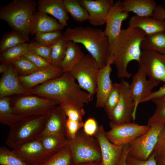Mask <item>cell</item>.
<instances>
[{
    "label": "cell",
    "mask_w": 165,
    "mask_h": 165,
    "mask_svg": "<svg viewBox=\"0 0 165 165\" xmlns=\"http://www.w3.org/2000/svg\"><path fill=\"white\" fill-rule=\"evenodd\" d=\"M152 152L156 156H165V124L159 134Z\"/></svg>",
    "instance_id": "cell-45"
},
{
    "label": "cell",
    "mask_w": 165,
    "mask_h": 165,
    "mask_svg": "<svg viewBox=\"0 0 165 165\" xmlns=\"http://www.w3.org/2000/svg\"><path fill=\"white\" fill-rule=\"evenodd\" d=\"M37 6V2L34 0H13L0 7V19L29 40L30 24Z\"/></svg>",
    "instance_id": "cell-4"
},
{
    "label": "cell",
    "mask_w": 165,
    "mask_h": 165,
    "mask_svg": "<svg viewBox=\"0 0 165 165\" xmlns=\"http://www.w3.org/2000/svg\"><path fill=\"white\" fill-rule=\"evenodd\" d=\"M112 64L111 61L108 60L106 64L100 68L98 72L96 93L95 107L97 108L104 107L112 89L113 83L110 77Z\"/></svg>",
    "instance_id": "cell-20"
},
{
    "label": "cell",
    "mask_w": 165,
    "mask_h": 165,
    "mask_svg": "<svg viewBox=\"0 0 165 165\" xmlns=\"http://www.w3.org/2000/svg\"><path fill=\"white\" fill-rule=\"evenodd\" d=\"M36 9L38 11L52 16L64 26H68L69 17L64 0H38Z\"/></svg>",
    "instance_id": "cell-23"
},
{
    "label": "cell",
    "mask_w": 165,
    "mask_h": 165,
    "mask_svg": "<svg viewBox=\"0 0 165 165\" xmlns=\"http://www.w3.org/2000/svg\"><path fill=\"white\" fill-rule=\"evenodd\" d=\"M63 73L60 67L53 66L41 69L29 75L19 76L18 79L22 86L29 91L41 84L60 76Z\"/></svg>",
    "instance_id": "cell-19"
},
{
    "label": "cell",
    "mask_w": 165,
    "mask_h": 165,
    "mask_svg": "<svg viewBox=\"0 0 165 165\" xmlns=\"http://www.w3.org/2000/svg\"><path fill=\"white\" fill-rule=\"evenodd\" d=\"M67 117L63 108L59 105L56 106L47 115L45 127L39 137L50 134L66 136Z\"/></svg>",
    "instance_id": "cell-21"
},
{
    "label": "cell",
    "mask_w": 165,
    "mask_h": 165,
    "mask_svg": "<svg viewBox=\"0 0 165 165\" xmlns=\"http://www.w3.org/2000/svg\"><path fill=\"white\" fill-rule=\"evenodd\" d=\"M98 127L96 120L93 118L89 117L84 123L83 130L87 135L93 137L96 132Z\"/></svg>",
    "instance_id": "cell-46"
},
{
    "label": "cell",
    "mask_w": 165,
    "mask_h": 165,
    "mask_svg": "<svg viewBox=\"0 0 165 165\" xmlns=\"http://www.w3.org/2000/svg\"><path fill=\"white\" fill-rule=\"evenodd\" d=\"M85 55L77 43L68 41L65 57L59 66L63 73L70 72Z\"/></svg>",
    "instance_id": "cell-26"
},
{
    "label": "cell",
    "mask_w": 165,
    "mask_h": 165,
    "mask_svg": "<svg viewBox=\"0 0 165 165\" xmlns=\"http://www.w3.org/2000/svg\"><path fill=\"white\" fill-rule=\"evenodd\" d=\"M72 165H103L102 161L87 162Z\"/></svg>",
    "instance_id": "cell-51"
},
{
    "label": "cell",
    "mask_w": 165,
    "mask_h": 165,
    "mask_svg": "<svg viewBox=\"0 0 165 165\" xmlns=\"http://www.w3.org/2000/svg\"><path fill=\"white\" fill-rule=\"evenodd\" d=\"M31 94L83 108L93 99V96L82 90L70 72L41 84L29 91Z\"/></svg>",
    "instance_id": "cell-2"
},
{
    "label": "cell",
    "mask_w": 165,
    "mask_h": 165,
    "mask_svg": "<svg viewBox=\"0 0 165 165\" xmlns=\"http://www.w3.org/2000/svg\"><path fill=\"white\" fill-rule=\"evenodd\" d=\"M63 35L61 31H56L36 34L34 38L35 41L42 45L51 47Z\"/></svg>",
    "instance_id": "cell-38"
},
{
    "label": "cell",
    "mask_w": 165,
    "mask_h": 165,
    "mask_svg": "<svg viewBox=\"0 0 165 165\" xmlns=\"http://www.w3.org/2000/svg\"><path fill=\"white\" fill-rule=\"evenodd\" d=\"M59 105L64 109L68 119L80 122H83L82 118L85 115V111L83 108H79L65 104Z\"/></svg>",
    "instance_id": "cell-41"
},
{
    "label": "cell",
    "mask_w": 165,
    "mask_h": 165,
    "mask_svg": "<svg viewBox=\"0 0 165 165\" xmlns=\"http://www.w3.org/2000/svg\"><path fill=\"white\" fill-rule=\"evenodd\" d=\"M100 147L103 165H118L121 156L123 146L115 145L108 139L103 126H98L94 136Z\"/></svg>",
    "instance_id": "cell-15"
},
{
    "label": "cell",
    "mask_w": 165,
    "mask_h": 165,
    "mask_svg": "<svg viewBox=\"0 0 165 165\" xmlns=\"http://www.w3.org/2000/svg\"><path fill=\"white\" fill-rule=\"evenodd\" d=\"M18 76L13 64H8L0 80V98L14 95H31L21 85Z\"/></svg>",
    "instance_id": "cell-18"
},
{
    "label": "cell",
    "mask_w": 165,
    "mask_h": 165,
    "mask_svg": "<svg viewBox=\"0 0 165 165\" xmlns=\"http://www.w3.org/2000/svg\"><path fill=\"white\" fill-rule=\"evenodd\" d=\"M111 129L106 132V137L112 143L123 146L146 132L150 126L140 125L131 121L118 125L109 124Z\"/></svg>",
    "instance_id": "cell-11"
},
{
    "label": "cell",
    "mask_w": 165,
    "mask_h": 165,
    "mask_svg": "<svg viewBox=\"0 0 165 165\" xmlns=\"http://www.w3.org/2000/svg\"><path fill=\"white\" fill-rule=\"evenodd\" d=\"M40 68H50L53 66L41 57L33 53L28 50L23 55Z\"/></svg>",
    "instance_id": "cell-42"
},
{
    "label": "cell",
    "mask_w": 165,
    "mask_h": 165,
    "mask_svg": "<svg viewBox=\"0 0 165 165\" xmlns=\"http://www.w3.org/2000/svg\"><path fill=\"white\" fill-rule=\"evenodd\" d=\"M64 1L67 11L75 21L82 23L88 20V13L81 5L79 0H64Z\"/></svg>",
    "instance_id": "cell-31"
},
{
    "label": "cell",
    "mask_w": 165,
    "mask_h": 165,
    "mask_svg": "<svg viewBox=\"0 0 165 165\" xmlns=\"http://www.w3.org/2000/svg\"><path fill=\"white\" fill-rule=\"evenodd\" d=\"M146 35L138 28L128 27L122 30L119 35L109 45L108 57L116 68L119 78H130L132 74L127 71L128 64L138 63L141 53V44Z\"/></svg>",
    "instance_id": "cell-1"
},
{
    "label": "cell",
    "mask_w": 165,
    "mask_h": 165,
    "mask_svg": "<svg viewBox=\"0 0 165 165\" xmlns=\"http://www.w3.org/2000/svg\"><path fill=\"white\" fill-rule=\"evenodd\" d=\"M127 165H157L155 154L153 152L146 160L137 159L128 154L126 159Z\"/></svg>",
    "instance_id": "cell-44"
},
{
    "label": "cell",
    "mask_w": 165,
    "mask_h": 165,
    "mask_svg": "<svg viewBox=\"0 0 165 165\" xmlns=\"http://www.w3.org/2000/svg\"><path fill=\"white\" fill-rule=\"evenodd\" d=\"M71 152L68 145L48 158L41 165H72Z\"/></svg>",
    "instance_id": "cell-32"
},
{
    "label": "cell",
    "mask_w": 165,
    "mask_h": 165,
    "mask_svg": "<svg viewBox=\"0 0 165 165\" xmlns=\"http://www.w3.org/2000/svg\"><path fill=\"white\" fill-rule=\"evenodd\" d=\"M157 165H165V156H156Z\"/></svg>",
    "instance_id": "cell-50"
},
{
    "label": "cell",
    "mask_w": 165,
    "mask_h": 165,
    "mask_svg": "<svg viewBox=\"0 0 165 165\" xmlns=\"http://www.w3.org/2000/svg\"><path fill=\"white\" fill-rule=\"evenodd\" d=\"M141 48L165 54V31L146 35L141 43Z\"/></svg>",
    "instance_id": "cell-29"
},
{
    "label": "cell",
    "mask_w": 165,
    "mask_h": 165,
    "mask_svg": "<svg viewBox=\"0 0 165 165\" xmlns=\"http://www.w3.org/2000/svg\"><path fill=\"white\" fill-rule=\"evenodd\" d=\"M29 40L20 32L14 30L5 33L0 42V53L17 45L29 42Z\"/></svg>",
    "instance_id": "cell-30"
},
{
    "label": "cell",
    "mask_w": 165,
    "mask_h": 165,
    "mask_svg": "<svg viewBox=\"0 0 165 165\" xmlns=\"http://www.w3.org/2000/svg\"><path fill=\"white\" fill-rule=\"evenodd\" d=\"M37 139L41 142L49 157L68 145L69 139L65 135L50 134L41 136Z\"/></svg>",
    "instance_id": "cell-27"
},
{
    "label": "cell",
    "mask_w": 165,
    "mask_h": 165,
    "mask_svg": "<svg viewBox=\"0 0 165 165\" xmlns=\"http://www.w3.org/2000/svg\"><path fill=\"white\" fill-rule=\"evenodd\" d=\"M138 63L149 78L165 83V54L142 50Z\"/></svg>",
    "instance_id": "cell-13"
},
{
    "label": "cell",
    "mask_w": 165,
    "mask_h": 165,
    "mask_svg": "<svg viewBox=\"0 0 165 165\" xmlns=\"http://www.w3.org/2000/svg\"><path fill=\"white\" fill-rule=\"evenodd\" d=\"M165 95V84L161 87L158 90L152 92L150 95L144 100L142 102H145L153 98H157Z\"/></svg>",
    "instance_id": "cell-48"
},
{
    "label": "cell",
    "mask_w": 165,
    "mask_h": 165,
    "mask_svg": "<svg viewBox=\"0 0 165 165\" xmlns=\"http://www.w3.org/2000/svg\"><path fill=\"white\" fill-rule=\"evenodd\" d=\"M68 41V39L63 35L52 46L51 62L53 66L59 67L65 57Z\"/></svg>",
    "instance_id": "cell-33"
},
{
    "label": "cell",
    "mask_w": 165,
    "mask_h": 165,
    "mask_svg": "<svg viewBox=\"0 0 165 165\" xmlns=\"http://www.w3.org/2000/svg\"><path fill=\"white\" fill-rule=\"evenodd\" d=\"M23 118L14 113L11 106L10 97L0 98V123L1 124L10 127Z\"/></svg>",
    "instance_id": "cell-28"
},
{
    "label": "cell",
    "mask_w": 165,
    "mask_h": 165,
    "mask_svg": "<svg viewBox=\"0 0 165 165\" xmlns=\"http://www.w3.org/2000/svg\"><path fill=\"white\" fill-rule=\"evenodd\" d=\"M119 83H113L104 107L108 116L112 112L116 106L119 101Z\"/></svg>",
    "instance_id": "cell-39"
},
{
    "label": "cell",
    "mask_w": 165,
    "mask_h": 165,
    "mask_svg": "<svg viewBox=\"0 0 165 165\" xmlns=\"http://www.w3.org/2000/svg\"><path fill=\"white\" fill-rule=\"evenodd\" d=\"M164 4L165 5V0L164 1Z\"/></svg>",
    "instance_id": "cell-53"
},
{
    "label": "cell",
    "mask_w": 165,
    "mask_h": 165,
    "mask_svg": "<svg viewBox=\"0 0 165 165\" xmlns=\"http://www.w3.org/2000/svg\"><path fill=\"white\" fill-rule=\"evenodd\" d=\"M59 104L55 100L31 95H22L13 100L11 98L14 113L22 118L48 115Z\"/></svg>",
    "instance_id": "cell-6"
},
{
    "label": "cell",
    "mask_w": 165,
    "mask_h": 165,
    "mask_svg": "<svg viewBox=\"0 0 165 165\" xmlns=\"http://www.w3.org/2000/svg\"><path fill=\"white\" fill-rule=\"evenodd\" d=\"M64 27L55 19L47 14L35 11L31 20L29 30V35L36 34L56 31H61Z\"/></svg>",
    "instance_id": "cell-22"
},
{
    "label": "cell",
    "mask_w": 165,
    "mask_h": 165,
    "mask_svg": "<svg viewBox=\"0 0 165 165\" xmlns=\"http://www.w3.org/2000/svg\"><path fill=\"white\" fill-rule=\"evenodd\" d=\"M12 64L18 76L29 75L41 69L37 67L24 56L20 57Z\"/></svg>",
    "instance_id": "cell-36"
},
{
    "label": "cell",
    "mask_w": 165,
    "mask_h": 165,
    "mask_svg": "<svg viewBox=\"0 0 165 165\" xmlns=\"http://www.w3.org/2000/svg\"><path fill=\"white\" fill-rule=\"evenodd\" d=\"M52 49V46H46L35 41L28 42V51L41 57L51 64Z\"/></svg>",
    "instance_id": "cell-40"
},
{
    "label": "cell",
    "mask_w": 165,
    "mask_h": 165,
    "mask_svg": "<svg viewBox=\"0 0 165 165\" xmlns=\"http://www.w3.org/2000/svg\"><path fill=\"white\" fill-rule=\"evenodd\" d=\"M84 123L73 121L67 118L66 123V136L69 139L75 137L78 131L83 126Z\"/></svg>",
    "instance_id": "cell-43"
},
{
    "label": "cell",
    "mask_w": 165,
    "mask_h": 165,
    "mask_svg": "<svg viewBox=\"0 0 165 165\" xmlns=\"http://www.w3.org/2000/svg\"><path fill=\"white\" fill-rule=\"evenodd\" d=\"M128 27L138 28L146 35H150L165 31V20H160L152 17H140L134 15L130 19Z\"/></svg>",
    "instance_id": "cell-24"
},
{
    "label": "cell",
    "mask_w": 165,
    "mask_h": 165,
    "mask_svg": "<svg viewBox=\"0 0 165 165\" xmlns=\"http://www.w3.org/2000/svg\"><path fill=\"white\" fill-rule=\"evenodd\" d=\"M128 154V145L123 146L122 154L118 165H127L126 159Z\"/></svg>",
    "instance_id": "cell-49"
},
{
    "label": "cell",
    "mask_w": 165,
    "mask_h": 165,
    "mask_svg": "<svg viewBox=\"0 0 165 165\" xmlns=\"http://www.w3.org/2000/svg\"><path fill=\"white\" fill-rule=\"evenodd\" d=\"M120 95L116 108L108 117L109 124L118 125L130 122L135 104L130 89V84L124 79L119 83Z\"/></svg>",
    "instance_id": "cell-10"
},
{
    "label": "cell",
    "mask_w": 165,
    "mask_h": 165,
    "mask_svg": "<svg viewBox=\"0 0 165 165\" xmlns=\"http://www.w3.org/2000/svg\"><path fill=\"white\" fill-rule=\"evenodd\" d=\"M63 35L68 41L82 44L97 62L100 68L106 64L109 42L101 29L76 26L67 28Z\"/></svg>",
    "instance_id": "cell-3"
},
{
    "label": "cell",
    "mask_w": 165,
    "mask_h": 165,
    "mask_svg": "<svg viewBox=\"0 0 165 165\" xmlns=\"http://www.w3.org/2000/svg\"><path fill=\"white\" fill-rule=\"evenodd\" d=\"M121 2L120 0L114 2L106 19L104 32L108 38L109 45L120 34L123 22L129 16V13L123 10Z\"/></svg>",
    "instance_id": "cell-17"
},
{
    "label": "cell",
    "mask_w": 165,
    "mask_h": 165,
    "mask_svg": "<svg viewBox=\"0 0 165 165\" xmlns=\"http://www.w3.org/2000/svg\"><path fill=\"white\" fill-rule=\"evenodd\" d=\"M121 4L123 11L132 12L140 17H152L157 6L154 0H124Z\"/></svg>",
    "instance_id": "cell-25"
},
{
    "label": "cell",
    "mask_w": 165,
    "mask_h": 165,
    "mask_svg": "<svg viewBox=\"0 0 165 165\" xmlns=\"http://www.w3.org/2000/svg\"><path fill=\"white\" fill-rule=\"evenodd\" d=\"M47 115L24 118L11 127L6 141L12 149L27 142L37 139L45 126Z\"/></svg>",
    "instance_id": "cell-5"
},
{
    "label": "cell",
    "mask_w": 165,
    "mask_h": 165,
    "mask_svg": "<svg viewBox=\"0 0 165 165\" xmlns=\"http://www.w3.org/2000/svg\"><path fill=\"white\" fill-rule=\"evenodd\" d=\"M12 151L29 165H41L50 157L38 139L18 146Z\"/></svg>",
    "instance_id": "cell-14"
},
{
    "label": "cell",
    "mask_w": 165,
    "mask_h": 165,
    "mask_svg": "<svg viewBox=\"0 0 165 165\" xmlns=\"http://www.w3.org/2000/svg\"><path fill=\"white\" fill-rule=\"evenodd\" d=\"M100 68L95 59L88 54L84 55L70 73L80 87L93 96L96 93L97 78Z\"/></svg>",
    "instance_id": "cell-8"
},
{
    "label": "cell",
    "mask_w": 165,
    "mask_h": 165,
    "mask_svg": "<svg viewBox=\"0 0 165 165\" xmlns=\"http://www.w3.org/2000/svg\"><path fill=\"white\" fill-rule=\"evenodd\" d=\"M8 64L1 63L0 65V73L3 74L6 69Z\"/></svg>",
    "instance_id": "cell-52"
},
{
    "label": "cell",
    "mask_w": 165,
    "mask_h": 165,
    "mask_svg": "<svg viewBox=\"0 0 165 165\" xmlns=\"http://www.w3.org/2000/svg\"><path fill=\"white\" fill-rule=\"evenodd\" d=\"M147 74L145 70L139 67L137 72L133 76L130 89L134 103L135 107L132 120L134 121L137 107L139 104L149 96L152 90L161 82L157 80L149 78L146 79Z\"/></svg>",
    "instance_id": "cell-12"
},
{
    "label": "cell",
    "mask_w": 165,
    "mask_h": 165,
    "mask_svg": "<svg viewBox=\"0 0 165 165\" xmlns=\"http://www.w3.org/2000/svg\"><path fill=\"white\" fill-rule=\"evenodd\" d=\"M152 17L158 20H165V8L161 5H157L154 10Z\"/></svg>",
    "instance_id": "cell-47"
},
{
    "label": "cell",
    "mask_w": 165,
    "mask_h": 165,
    "mask_svg": "<svg viewBox=\"0 0 165 165\" xmlns=\"http://www.w3.org/2000/svg\"><path fill=\"white\" fill-rule=\"evenodd\" d=\"M81 5L87 11L88 21L94 26H98L105 24L109 11L113 5V0H79Z\"/></svg>",
    "instance_id": "cell-16"
},
{
    "label": "cell",
    "mask_w": 165,
    "mask_h": 165,
    "mask_svg": "<svg viewBox=\"0 0 165 165\" xmlns=\"http://www.w3.org/2000/svg\"><path fill=\"white\" fill-rule=\"evenodd\" d=\"M28 43H26L17 45L0 53L1 63L12 64L20 57L23 56L28 50Z\"/></svg>",
    "instance_id": "cell-34"
},
{
    "label": "cell",
    "mask_w": 165,
    "mask_h": 165,
    "mask_svg": "<svg viewBox=\"0 0 165 165\" xmlns=\"http://www.w3.org/2000/svg\"><path fill=\"white\" fill-rule=\"evenodd\" d=\"M68 146L71 152L73 164L101 161L99 143L95 138L80 130L75 138L69 140Z\"/></svg>",
    "instance_id": "cell-7"
},
{
    "label": "cell",
    "mask_w": 165,
    "mask_h": 165,
    "mask_svg": "<svg viewBox=\"0 0 165 165\" xmlns=\"http://www.w3.org/2000/svg\"><path fill=\"white\" fill-rule=\"evenodd\" d=\"M156 106L153 115L148 119L149 126L158 123L165 124V95L151 100Z\"/></svg>",
    "instance_id": "cell-35"
},
{
    "label": "cell",
    "mask_w": 165,
    "mask_h": 165,
    "mask_svg": "<svg viewBox=\"0 0 165 165\" xmlns=\"http://www.w3.org/2000/svg\"><path fill=\"white\" fill-rule=\"evenodd\" d=\"M0 165H29L5 146L0 148Z\"/></svg>",
    "instance_id": "cell-37"
},
{
    "label": "cell",
    "mask_w": 165,
    "mask_h": 165,
    "mask_svg": "<svg viewBox=\"0 0 165 165\" xmlns=\"http://www.w3.org/2000/svg\"><path fill=\"white\" fill-rule=\"evenodd\" d=\"M164 125L158 123L150 126L146 132L128 145V154L139 160H147L153 152L159 134Z\"/></svg>",
    "instance_id": "cell-9"
}]
</instances>
